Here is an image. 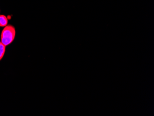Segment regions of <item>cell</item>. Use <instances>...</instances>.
<instances>
[{"mask_svg": "<svg viewBox=\"0 0 154 116\" xmlns=\"http://www.w3.org/2000/svg\"><path fill=\"white\" fill-rule=\"evenodd\" d=\"M16 36V30L14 26L8 25L4 27L2 32L1 42L4 45L8 46L14 41Z\"/></svg>", "mask_w": 154, "mask_h": 116, "instance_id": "obj_1", "label": "cell"}, {"mask_svg": "<svg viewBox=\"0 0 154 116\" xmlns=\"http://www.w3.org/2000/svg\"><path fill=\"white\" fill-rule=\"evenodd\" d=\"M8 22V19L5 15H0V27H6Z\"/></svg>", "mask_w": 154, "mask_h": 116, "instance_id": "obj_2", "label": "cell"}, {"mask_svg": "<svg viewBox=\"0 0 154 116\" xmlns=\"http://www.w3.org/2000/svg\"><path fill=\"white\" fill-rule=\"evenodd\" d=\"M6 52V46L4 45L0 42V61L4 57Z\"/></svg>", "mask_w": 154, "mask_h": 116, "instance_id": "obj_3", "label": "cell"}]
</instances>
